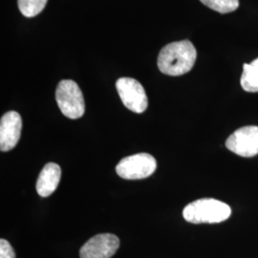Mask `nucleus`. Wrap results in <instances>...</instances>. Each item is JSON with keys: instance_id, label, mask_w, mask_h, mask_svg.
<instances>
[{"instance_id": "nucleus-13", "label": "nucleus", "mask_w": 258, "mask_h": 258, "mask_svg": "<svg viewBox=\"0 0 258 258\" xmlns=\"http://www.w3.org/2000/svg\"><path fill=\"white\" fill-rule=\"evenodd\" d=\"M0 258H16L15 250L7 240H0Z\"/></svg>"}, {"instance_id": "nucleus-7", "label": "nucleus", "mask_w": 258, "mask_h": 258, "mask_svg": "<svg viewBox=\"0 0 258 258\" xmlns=\"http://www.w3.org/2000/svg\"><path fill=\"white\" fill-rule=\"evenodd\" d=\"M120 247L119 238L111 233L93 236L80 250L81 258H110Z\"/></svg>"}, {"instance_id": "nucleus-9", "label": "nucleus", "mask_w": 258, "mask_h": 258, "mask_svg": "<svg viewBox=\"0 0 258 258\" xmlns=\"http://www.w3.org/2000/svg\"><path fill=\"white\" fill-rule=\"evenodd\" d=\"M61 177L60 166L55 163H48L41 169L37 181V191L41 197H48L55 191Z\"/></svg>"}, {"instance_id": "nucleus-1", "label": "nucleus", "mask_w": 258, "mask_h": 258, "mask_svg": "<svg viewBox=\"0 0 258 258\" xmlns=\"http://www.w3.org/2000/svg\"><path fill=\"white\" fill-rule=\"evenodd\" d=\"M196 57V49L189 40L176 41L161 50L158 56V67L164 74L182 76L192 69Z\"/></svg>"}, {"instance_id": "nucleus-11", "label": "nucleus", "mask_w": 258, "mask_h": 258, "mask_svg": "<svg viewBox=\"0 0 258 258\" xmlns=\"http://www.w3.org/2000/svg\"><path fill=\"white\" fill-rule=\"evenodd\" d=\"M48 0H18L19 9L26 18H34L46 6Z\"/></svg>"}, {"instance_id": "nucleus-10", "label": "nucleus", "mask_w": 258, "mask_h": 258, "mask_svg": "<svg viewBox=\"0 0 258 258\" xmlns=\"http://www.w3.org/2000/svg\"><path fill=\"white\" fill-rule=\"evenodd\" d=\"M240 83L247 92H258V58L250 63L243 65Z\"/></svg>"}, {"instance_id": "nucleus-3", "label": "nucleus", "mask_w": 258, "mask_h": 258, "mask_svg": "<svg viewBox=\"0 0 258 258\" xmlns=\"http://www.w3.org/2000/svg\"><path fill=\"white\" fill-rule=\"evenodd\" d=\"M55 100L65 117L73 120L83 117L85 111L83 92L74 81L63 80L58 83Z\"/></svg>"}, {"instance_id": "nucleus-4", "label": "nucleus", "mask_w": 258, "mask_h": 258, "mask_svg": "<svg viewBox=\"0 0 258 258\" xmlns=\"http://www.w3.org/2000/svg\"><path fill=\"white\" fill-rule=\"evenodd\" d=\"M157 168L156 159L148 153L125 157L116 166L117 174L126 180H140L152 175Z\"/></svg>"}, {"instance_id": "nucleus-12", "label": "nucleus", "mask_w": 258, "mask_h": 258, "mask_svg": "<svg viewBox=\"0 0 258 258\" xmlns=\"http://www.w3.org/2000/svg\"><path fill=\"white\" fill-rule=\"evenodd\" d=\"M204 5L220 14L231 13L238 8L239 0H200Z\"/></svg>"}, {"instance_id": "nucleus-2", "label": "nucleus", "mask_w": 258, "mask_h": 258, "mask_svg": "<svg viewBox=\"0 0 258 258\" xmlns=\"http://www.w3.org/2000/svg\"><path fill=\"white\" fill-rule=\"evenodd\" d=\"M231 214L227 204L212 198L198 199L184 207L183 217L192 224H215L227 220Z\"/></svg>"}, {"instance_id": "nucleus-5", "label": "nucleus", "mask_w": 258, "mask_h": 258, "mask_svg": "<svg viewBox=\"0 0 258 258\" xmlns=\"http://www.w3.org/2000/svg\"><path fill=\"white\" fill-rule=\"evenodd\" d=\"M116 87L123 105L129 110L141 114L147 110L148 96L143 85L132 78H120Z\"/></svg>"}, {"instance_id": "nucleus-8", "label": "nucleus", "mask_w": 258, "mask_h": 258, "mask_svg": "<svg viewBox=\"0 0 258 258\" xmlns=\"http://www.w3.org/2000/svg\"><path fill=\"white\" fill-rule=\"evenodd\" d=\"M22 120L18 112L10 111L0 120V149L3 152L15 148L20 139Z\"/></svg>"}, {"instance_id": "nucleus-6", "label": "nucleus", "mask_w": 258, "mask_h": 258, "mask_svg": "<svg viewBox=\"0 0 258 258\" xmlns=\"http://www.w3.org/2000/svg\"><path fill=\"white\" fill-rule=\"evenodd\" d=\"M226 147L238 156L257 155L258 126L249 125L237 129L227 139Z\"/></svg>"}]
</instances>
